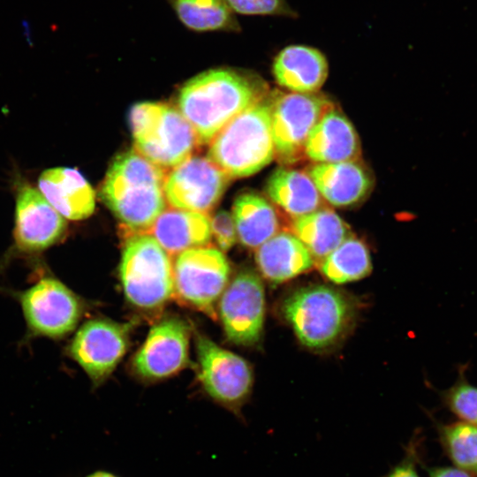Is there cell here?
<instances>
[{"label":"cell","instance_id":"6da1fadb","mask_svg":"<svg viewBox=\"0 0 477 477\" xmlns=\"http://www.w3.org/2000/svg\"><path fill=\"white\" fill-rule=\"evenodd\" d=\"M264 97L262 87L230 68L205 71L189 80L178 96V110L200 144H209L235 117Z\"/></svg>","mask_w":477,"mask_h":477},{"label":"cell","instance_id":"7a4b0ae2","mask_svg":"<svg viewBox=\"0 0 477 477\" xmlns=\"http://www.w3.org/2000/svg\"><path fill=\"white\" fill-rule=\"evenodd\" d=\"M166 170L135 150L119 154L107 170L100 197L115 216L134 233L147 232L166 209Z\"/></svg>","mask_w":477,"mask_h":477},{"label":"cell","instance_id":"3957f363","mask_svg":"<svg viewBox=\"0 0 477 477\" xmlns=\"http://www.w3.org/2000/svg\"><path fill=\"white\" fill-rule=\"evenodd\" d=\"M272 96L263 97L231 120L210 141L208 158L231 179L254 175L275 157Z\"/></svg>","mask_w":477,"mask_h":477},{"label":"cell","instance_id":"277c9868","mask_svg":"<svg viewBox=\"0 0 477 477\" xmlns=\"http://www.w3.org/2000/svg\"><path fill=\"white\" fill-rule=\"evenodd\" d=\"M282 311L299 342L316 351L336 344L353 317V307L347 297L325 285L296 290L284 299Z\"/></svg>","mask_w":477,"mask_h":477},{"label":"cell","instance_id":"5b68a950","mask_svg":"<svg viewBox=\"0 0 477 477\" xmlns=\"http://www.w3.org/2000/svg\"><path fill=\"white\" fill-rule=\"evenodd\" d=\"M135 151L154 164L172 169L193 155L200 144L180 111L168 104L141 102L130 112Z\"/></svg>","mask_w":477,"mask_h":477},{"label":"cell","instance_id":"8992f818","mask_svg":"<svg viewBox=\"0 0 477 477\" xmlns=\"http://www.w3.org/2000/svg\"><path fill=\"white\" fill-rule=\"evenodd\" d=\"M120 277L127 300L140 308H157L174 294L173 264L169 254L148 232L133 233L127 238Z\"/></svg>","mask_w":477,"mask_h":477},{"label":"cell","instance_id":"52a82bcc","mask_svg":"<svg viewBox=\"0 0 477 477\" xmlns=\"http://www.w3.org/2000/svg\"><path fill=\"white\" fill-rule=\"evenodd\" d=\"M332 108V102L317 93L272 95L271 135L275 157L283 164H292L303 158L311 130Z\"/></svg>","mask_w":477,"mask_h":477},{"label":"cell","instance_id":"ba28073f","mask_svg":"<svg viewBox=\"0 0 477 477\" xmlns=\"http://www.w3.org/2000/svg\"><path fill=\"white\" fill-rule=\"evenodd\" d=\"M195 343L199 380L205 393L240 417L254 385L251 367L242 357L218 346L206 336L196 334Z\"/></svg>","mask_w":477,"mask_h":477},{"label":"cell","instance_id":"9c48e42d","mask_svg":"<svg viewBox=\"0 0 477 477\" xmlns=\"http://www.w3.org/2000/svg\"><path fill=\"white\" fill-rule=\"evenodd\" d=\"M230 276L220 249L204 246L177 254L173 263L174 293L186 304L215 316V304Z\"/></svg>","mask_w":477,"mask_h":477},{"label":"cell","instance_id":"30bf717a","mask_svg":"<svg viewBox=\"0 0 477 477\" xmlns=\"http://www.w3.org/2000/svg\"><path fill=\"white\" fill-rule=\"evenodd\" d=\"M31 335L59 339L77 326L82 314L78 297L61 281L43 277L18 295Z\"/></svg>","mask_w":477,"mask_h":477},{"label":"cell","instance_id":"8fae6325","mask_svg":"<svg viewBox=\"0 0 477 477\" xmlns=\"http://www.w3.org/2000/svg\"><path fill=\"white\" fill-rule=\"evenodd\" d=\"M230 180L208 157L191 155L166 175L164 197L171 208L208 214L221 200Z\"/></svg>","mask_w":477,"mask_h":477},{"label":"cell","instance_id":"7c38bea8","mask_svg":"<svg viewBox=\"0 0 477 477\" xmlns=\"http://www.w3.org/2000/svg\"><path fill=\"white\" fill-rule=\"evenodd\" d=\"M219 315L226 337L238 345H253L261 339L265 318V292L260 276L238 273L221 295Z\"/></svg>","mask_w":477,"mask_h":477},{"label":"cell","instance_id":"4fadbf2b","mask_svg":"<svg viewBox=\"0 0 477 477\" xmlns=\"http://www.w3.org/2000/svg\"><path fill=\"white\" fill-rule=\"evenodd\" d=\"M127 328L114 322L94 319L76 332L67 348L69 356L86 372L95 386L103 382L125 355Z\"/></svg>","mask_w":477,"mask_h":477},{"label":"cell","instance_id":"5bb4252c","mask_svg":"<svg viewBox=\"0 0 477 477\" xmlns=\"http://www.w3.org/2000/svg\"><path fill=\"white\" fill-rule=\"evenodd\" d=\"M67 231V223L43 197L29 185L19 187L16 197L14 243L23 253L42 252L60 242Z\"/></svg>","mask_w":477,"mask_h":477},{"label":"cell","instance_id":"9a60e30c","mask_svg":"<svg viewBox=\"0 0 477 477\" xmlns=\"http://www.w3.org/2000/svg\"><path fill=\"white\" fill-rule=\"evenodd\" d=\"M189 328L178 318H169L150 329L136 352L132 367L146 381H158L176 375L188 362Z\"/></svg>","mask_w":477,"mask_h":477},{"label":"cell","instance_id":"2e32d148","mask_svg":"<svg viewBox=\"0 0 477 477\" xmlns=\"http://www.w3.org/2000/svg\"><path fill=\"white\" fill-rule=\"evenodd\" d=\"M307 173L323 200L334 207L348 208L363 201L373 188V178L357 161L314 163Z\"/></svg>","mask_w":477,"mask_h":477},{"label":"cell","instance_id":"e0dca14e","mask_svg":"<svg viewBox=\"0 0 477 477\" xmlns=\"http://www.w3.org/2000/svg\"><path fill=\"white\" fill-rule=\"evenodd\" d=\"M38 186L47 201L66 219L82 220L94 213L95 190L77 169L45 170L39 177Z\"/></svg>","mask_w":477,"mask_h":477},{"label":"cell","instance_id":"ac0fdd59","mask_svg":"<svg viewBox=\"0 0 477 477\" xmlns=\"http://www.w3.org/2000/svg\"><path fill=\"white\" fill-rule=\"evenodd\" d=\"M304 153L315 163L357 161L360 142L350 120L332 108L311 130Z\"/></svg>","mask_w":477,"mask_h":477},{"label":"cell","instance_id":"d6986e66","mask_svg":"<svg viewBox=\"0 0 477 477\" xmlns=\"http://www.w3.org/2000/svg\"><path fill=\"white\" fill-rule=\"evenodd\" d=\"M272 72L276 83L292 93H317L324 84L329 64L316 48L294 44L284 47L276 56Z\"/></svg>","mask_w":477,"mask_h":477},{"label":"cell","instance_id":"ffe728a7","mask_svg":"<svg viewBox=\"0 0 477 477\" xmlns=\"http://www.w3.org/2000/svg\"><path fill=\"white\" fill-rule=\"evenodd\" d=\"M255 261L261 275L280 284L309 270L314 258L293 234L277 232L256 249Z\"/></svg>","mask_w":477,"mask_h":477},{"label":"cell","instance_id":"44dd1931","mask_svg":"<svg viewBox=\"0 0 477 477\" xmlns=\"http://www.w3.org/2000/svg\"><path fill=\"white\" fill-rule=\"evenodd\" d=\"M149 231L169 254L208 246L211 238L208 214L174 208H166Z\"/></svg>","mask_w":477,"mask_h":477},{"label":"cell","instance_id":"7402d4cb","mask_svg":"<svg viewBox=\"0 0 477 477\" xmlns=\"http://www.w3.org/2000/svg\"><path fill=\"white\" fill-rule=\"evenodd\" d=\"M237 238L249 248H258L278 232L280 222L273 205L263 196L246 192L232 206Z\"/></svg>","mask_w":477,"mask_h":477},{"label":"cell","instance_id":"603a6c76","mask_svg":"<svg viewBox=\"0 0 477 477\" xmlns=\"http://www.w3.org/2000/svg\"><path fill=\"white\" fill-rule=\"evenodd\" d=\"M266 192L269 199L293 218L322 206V198L309 175L299 170L281 167L269 178Z\"/></svg>","mask_w":477,"mask_h":477},{"label":"cell","instance_id":"cb8c5ba5","mask_svg":"<svg viewBox=\"0 0 477 477\" xmlns=\"http://www.w3.org/2000/svg\"><path fill=\"white\" fill-rule=\"evenodd\" d=\"M293 234L321 261L350 237L348 224L333 210L319 208L292 220Z\"/></svg>","mask_w":477,"mask_h":477},{"label":"cell","instance_id":"d4e9b609","mask_svg":"<svg viewBox=\"0 0 477 477\" xmlns=\"http://www.w3.org/2000/svg\"><path fill=\"white\" fill-rule=\"evenodd\" d=\"M179 21L195 32H238L235 13L224 0H168Z\"/></svg>","mask_w":477,"mask_h":477},{"label":"cell","instance_id":"484cf974","mask_svg":"<svg viewBox=\"0 0 477 477\" xmlns=\"http://www.w3.org/2000/svg\"><path fill=\"white\" fill-rule=\"evenodd\" d=\"M320 270L337 284L362 279L372 270L369 251L361 240L350 236L321 261Z\"/></svg>","mask_w":477,"mask_h":477},{"label":"cell","instance_id":"4316f807","mask_svg":"<svg viewBox=\"0 0 477 477\" xmlns=\"http://www.w3.org/2000/svg\"><path fill=\"white\" fill-rule=\"evenodd\" d=\"M437 428L443 449L456 467L477 475V426L457 421Z\"/></svg>","mask_w":477,"mask_h":477},{"label":"cell","instance_id":"83f0119b","mask_svg":"<svg viewBox=\"0 0 477 477\" xmlns=\"http://www.w3.org/2000/svg\"><path fill=\"white\" fill-rule=\"evenodd\" d=\"M467 365H459L456 382L441 393L443 405L461 421L477 426V386L466 376Z\"/></svg>","mask_w":477,"mask_h":477},{"label":"cell","instance_id":"f1b7e54d","mask_svg":"<svg viewBox=\"0 0 477 477\" xmlns=\"http://www.w3.org/2000/svg\"><path fill=\"white\" fill-rule=\"evenodd\" d=\"M234 13L296 17L286 0H224Z\"/></svg>","mask_w":477,"mask_h":477},{"label":"cell","instance_id":"f546056e","mask_svg":"<svg viewBox=\"0 0 477 477\" xmlns=\"http://www.w3.org/2000/svg\"><path fill=\"white\" fill-rule=\"evenodd\" d=\"M211 235L221 251L231 249L237 240V232L231 214L225 210L216 212L210 219Z\"/></svg>","mask_w":477,"mask_h":477},{"label":"cell","instance_id":"4dcf8cb0","mask_svg":"<svg viewBox=\"0 0 477 477\" xmlns=\"http://www.w3.org/2000/svg\"><path fill=\"white\" fill-rule=\"evenodd\" d=\"M413 456L411 450L407 457L390 469L385 477H420L416 470Z\"/></svg>","mask_w":477,"mask_h":477},{"label":"cell","instance_id":"1f68e13d","mask_svg":"<svg viewBox=\"0 0 477 477\" xmlns=\"http://www.w3.org/2000/svg\"><path fill=\"white\" fill-rule=\"evenodd\" d=\"M429 477H472V474L458 468L439 466L428 469Z\"/></svg>","mask_w":477,"mask_h":477},{"label":"cell","instance_id":"d6a6232c","mask_svg":"<svg viewBox=\"0 0 477 477\" xmlns=\"http://www.w3.org/2000/svg\"><path fill=\"white\" fill-rule=\"evenodd\" d=\"M87 477H117L110 473L104 472V471H97Z\"/></svg>","mask_w":477,"mask_h":477}]
</instances>
